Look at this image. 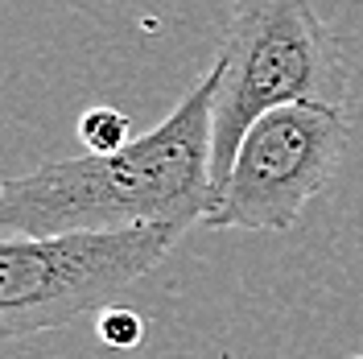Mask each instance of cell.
<instances>
[{
	"label": "cell",
	"mask_w": 363,
	"mask_h": 359,
	"mask_svg": "<svg viewBox=\"0 0 363 359\" xmlns=\"http://www.w3.org/2000/svg\"><path fill=\"white\" fill-rule=\"evenodd\" d=\"M215 95L219 67L186 91L157 128L108 158L45 161L33 174L4 178L0 227L13 240H54L74 231L206 223L215 211Z\"/></svg>",
	"instance_id": "6da1fadb"
},
{
	"label": "cell",
	"mask_w": 363,
	"mask_h": 359,
	"mask_svg": "<svg viewBox=\"0 0 363 359\" xmlns=\"http://www.w3.org/2000/svg\"><path fill=\"white\" fill-rule=\"evenodd\" d=\"M355 359H363V355H355Z\"/></svg>",
	"instance_id": "52a82bcc"
},
{
	"label": "cell",
	"mask_w": 363,
	"mask_h": 359,
	"mask_svg": "<svg viewBox=\"0 0 363 359\" xmlns=\"http://www.w3.org/2000/svg\"><path fill=\"white\" fill-rule=\"evenodd\" d=\"M190 227L153 223L128 231H74L0 244V335L25 338L91 314L165 265ZM112 310V306H108Z\"/></svg>",
	"instance_id": "3957f363"
},
{
	"label": "cell",
	"mask_w": 363,
	"mask_h": 359,
	"mask_svg": "<svg viewBox=\"0 0 363 359\" xmlns=\"http://www.w3.org/2000/svg\"><path fill=\"white\" fill-rule=\"evenodd\" d=\"M79 136H83L87 153H95V158L120 153V149H128V145L136 140L128 116L116 112V108H91V112H83V120H79Z\"/></svg>",
	"instance_id": "5b68a950"
},
{
	"label": "cell",
	"mask_w": 363,
	"mask_h": 359,
	"mask_svg": "<svg viewBox=\"0 0 363 359\" xmlns=\"http://www.w3.org/2000/svg\"><path fill=\"white\" fill-rule=\"evenodd\" d=\"M215 95V199L223 194L235 153L264 116L297 104L347 112L351 70L330 29L306 0H244L235 4L219 45Z\"/></svg>",
	"instance_id": "7a4b0ae2"
},
{
	"label": "cell",
	"mask_w": 363,
	"mask_h": 359,
	"mask_svg": "<svg viewBox=\"0 0 363 359\" xmlns=\"http://www.w3.org/2000/svg\"><path fill=\"white\" fill-rule=\"evenodd\" d=\"M351 120L339 108L297 104L264 116L244 136L231 178L206 227L219 231H289L318 199L347 153Z\"/></svg>",
	"instance_id": "277c9868"
},
{
	"label": "cell",
	"mask_w": 363,
	"mask_h": 359,
	"mask_svg": "<svg viewBox=\"0 0 363 359\" xmlns=\"http://www.w3.org/2000/svg\"><path fill=\"white\" fill-rule=\"evenodd\" d=\"M140 338H145V318L136 314V310L112 306V310L99 314V343L128 351V347H140Z\"/></svg>",
	"instance_id": "8992f818"
}]
</instances>
